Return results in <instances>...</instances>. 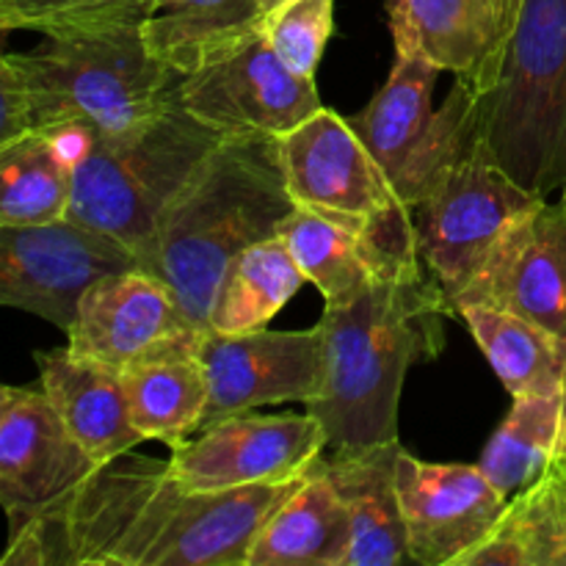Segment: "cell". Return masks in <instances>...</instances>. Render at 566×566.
I'll list each match as a JSON object with an SVG mask.
<instances>
[{
	"mask_svg": "<svg viewBox=\"0 0 566 566\" xmlns=\"http://www.w3.org/2000/svg\"><path fill=\"white\" fill-rule=\"evenodd\" d=\"M180 105L227 136H282L324 108L315 77L296 75L271 50L263 31L182 77Z\"/></svg>",
	"mask_w": 566,
	"mask_h": 566,
	"instance_id": "obj_12",
	"label": "cell"
},
{
	"mask_svg": "<svg viewBox=\"0 0 566 566\" xmlns=\"http://www.w3.org/2000/svg\"><path fill=\"white\" fill-rule=\"evenodd\" d=\"M352 520L335 484L318 470L276 509L249 553L247 566H343Z\"/></svg>",
	"mask_w": 566,
	"mask_h": 566,
	"instance_id": "obj_25",
	"label": "cell"
},
{
	"mask_svg": "<svg viewBox=\"0 0 566 566\" xmlns=\"http://www.w3.org/2000/svg\"><path fill=\"white\" fill-rule=\"evenodd\" d=\"M293 210L276 136L232 133L166 205L138 265L175 291L197 329H208L224 265L252 243L280 235Z\"/></svg>",
	"mask_w": 566,
	"mask_h": 566,
	"instance_id": "obj_2",
	"label": "cell"
},
{
	"mask_svg": "<svg viewBox=\"0 0 566 566\" xmlns=\"http://www.w3.org/2000/svg\"><path fill=\"white\" fill-rule=\"evenodd\" d=\"M260 9H263V14H271V11H276L280 6H285L287 0H258Z\"/></svg>",
	"mask_w": 566,
	"mask_h": 566,
	"instance_id": "obj_32",
	"label": "cell"
},
{
	"mask_svg": "<svg viewBox=\"0 0 566 566\" xmlns=\"http://www.w3.org/2000/svg\"><path fill=\"white\" fill-rule=\"evenodd\" d=\"M398 197L409 208L420 260L448 304L503 235L542 202L497 164L479 130L475 97L459 81L437 108Z\"/></svg>",
	"mask_w": 566,
	"mask_h": 566,
	"instance_id": "obj_3",
	"label": "cell"
},
{
	"mask_svg": "<svg viewBox=\"0 0 566 566\" xmlns=\"http://www.w3.org/2000/svg\"><path fill=\"white\" fill-rule=\"evenodd\" d=\"M479 130L525 191L566 186V0H520L495 86L475 97Z\"/></svg>",
	"mask_w": 566,
	"mask_h": 566,
	"instance_id": "obj_7",
	"label": "cell"
},
{
	"mask_svg": "<svg viewBox=\"0 0 566 566\" xmlns=\"http://www.w3.org/2000/svg\"><path fill=\"white\" fill-rule=\"evenodd\" d=\"M263 36L296 75L315 77L335 33V0H287L265 14Z\"/></svg>",
	"mask_w": 566,
	"mask_h": 566,
	"instance_id": "obj_31",
	"label": "cell"
},
{
	"mask_svg": "<svg viewBox=\"0 0 566 566\" xmlns=\"http://www.w3.org/2000/svg\"><path fill=\"white\" fill-rule=\"evenodd\" d=\"M401 440L352 453H324L318 470L335 484L352 520V545L343 566L415 564L396 468Z\"/></svg>",
	"mask_w": 566,
	"mask_h": 566,
	"instance_id": "obj_20",
	"label": "cell"
},
{
	"mask_svg": "<svg viewBox=\"0 0 566 566\" xmlns=\"http://www.w3.org/2000/svg\"><path fill=\"white\" fill-rule=\"evenodd\" d=\"M197 354L210 381L208 412L199 431L230 415L254 412L260 407L307 403L324 387L326 337L321 321L296 332H274L265 326L241 335H221L202 329Z\"/></svg>",
	"mask_w": 566,
	"mask_h": 566,
	"instance_id": "obj_11",
	"label": "cell"
},
{
	"mask_svg": "<svg viewBox=\"0 0 566 566\" xmlns=\"http://www.w3.org/2000/svg\"><path fill=\"white\" fill-rule=\"evenodd\" d=\"M558 202H562V205H564V210H566V186L562 188V199H558Z\"/></svg>",
	"mask_w": 566,
	"mask_h": 566,
	"instance_id": "obj_34",
	"label": "cell"
},
{
	"mask_svg": "<svg viewBox=\"0 0 566 566\" xmlns=\"http://www.w3.org/2000/svg\"><path fill=\"white\" fill-rule=\"evenodd\" d=\"M448 296L426 265L385 276L321 315L326 376L304 403L326 434L324 453H352L398 440V407L409 368L446 348Z\"/></svg>",
	"mask_w": 566,
	"mask_h": 566,
	"instance_id": "obj_1",
	"label": "cell"
},
{
	"mask_svg": "<svg viewBox=\"0 0 566 566\" xmlns=\"http://www.w3.org/2000/svg\"><path fill=\"white\" fill-rule=\"evenodd\" d=\"M506 415L481 453L479 468L506 497L539 479L562 453L566 437V392L512 398Z\"/></svg>",
	"mask_w": 566,
	"mask_h": 566,
	"instance_id": "obj_29",
	"label": "cell"
},
{
	"mask_svg": "<svg viewBox=\"0 0 566 566\" xmlns=\"http://www.w3.org/2000/svg\"><path fill=\"white\" fill-rule=\"evenodd\" d=\"M133 265L138 260L125 243L70 216L50 224L0 227V304L36 315L64 335L83 296Z\"/></svg>",
	"mask_w": 566,
	"mask_h": 566,
	"instance_id": "obj_9",
	"label": "cell"
},
{
	"mask_svg": "<svg viewBox=\"0 0 566 566\" xmlns=\"http://www.w3.org/2000/svg\"><path fill=\"white\" fill-rule=\"evenodd\" d=\"M199 332L175 291L153 271L133 265L99 280L83 296L75 324L66 329V348L122 374Z\"/></svg>",
	"mask_w": 566,
	"mask_h": 566,
	"instance_id": "obj_15",
	"label": "cell"
},
{
	"mask_svg": "<svg viewBox=\"0 0 566 566\" xmlns=\"http://www.w3.org/2000/svg\"><path fill=\"white\" fill-rule=\"evenodd\" d=\"M407 539L420 566H462L509 506L479 464L420 462L401 448L396 468Z\"/></svg>",
	"mask_w": 566,
	"mask_h": 566,
	"instance_id": "obj_13",
	"label": "cell"
},
{
	"mask_svg": "<svg viewBox=\"0 0 566 566\" xmlns=\"http://www.w3.org/2000/svg\"><path fill=\"white\" fill-rule=\"evenodd\" d=\"M324 451V426L310 412H241L171 448L169 470L182 492L282 484L313 473Z\"/></svg>",
	"mask_w": 566,
	"mask_h": 566,
	"instance_id": "obj_10",
	"label": "cell"
},
{
	"mask_svg": "<svg viewBox=\"0 0 566 566\" xmlns=\"http://www.w3.org/2000/svg\"><path fill=\"white\" fill-rule=\"evenodd\" d=\"M59 138L72 155L66 216L108 232L142 260L166 205L227 133L205 125L177 103L127 130Z\"/></svg>",
	"mask_w": 566,
	"mask_h": 566,
	"instance_id": "obj_6",
	"label": "cell"
},
{
	"mask_svg": "<svg viewBox=\"0 0 566 566\" xmlns=\"http://www.w3.org/2000/svg\"><path fill=\"white\" fill-rule=\"evenodd\" d=\"M72 155L53 133L0 144V227L50 224L70 213Z\"/></svg>",
	"mask_w": 566,
	"mask_h": 566,
	"instance_id": "obj_28",
	"label": "cell"
},
{
	"mask_svg": "<svg viewBox=\"0 0 566 566\" xmlns=\"http://www.w3.org/2000/svg\"><path fill=\"white\" fill-rule=\"evenodd\" d=\"M523 315L566 343V210L542 199L492 249L479 274L451 298Z\"/></svg>",
	"mask_w": 566,
	"mask_h": 566,
	"instance_id": "obj_14",
	"label": "cell"
},
{
	"mask_svg": "<svg viewBox=\"0 0 566 566\" xmlns=\"http://www.w3.org/2000/svg\"><path fill=\"white\" fill-rule=\"evenodd\" d=\"M263 20L258 0H153L142 33L153 55L191 75L258 36Z\"/></svg>",
	"mask_w": 566,
	"mask_h": 566,
	"instance_id": "obj_24",
	"label": "cell"
},
{
	"mask_svg": "<svg viewBox=\"0 0 566 566\" xmlns=\"http://www.w3.org/2000/svg\"><path fill=\"white\" fill-rule=\"evenodd\" d=\"M31 103L33 133H119L180 103L182 72L147 48L142 22L50 33L6 53Z\"/></svg>",
	"mask_w": 566,
	"mask_h": 566,
	"instance_id": "obj_4",
	"label": "cell"
},
{
	"mask_svg": "<svg viewBox=\"0 0 566 566\" xmlns=\"http://www.w3.org/2000/svg\"><path fill=\"white\" fill-rule=\"evenodd\" d=\"M177 495L169 462L125 453L44 506L6 514L0 566H147Z\"/></svg>",
	"mask_w": 566,
	"mask_h": 566,
	"instance_id": "obj_5",
	"label": "cell"
},
{
	"mask_svg": "<svg viewBox=\"0 0 566 566\" xmlns=\"http://www.w3.org/2000/svg\"><path fill=\"white\" fill-rule=\"evenodd\" d=\"M33 359L39 385L94 464L114 462L144 442L130 420L119 370L77 357L66 346L36 352Z\"/></svg>",
	"mask_w": 566,
	"mask_h": 566,
	"instance_id": "obj_21",
	"label": "cell"
},
{
	"mask_svg": "<svg viewBox=\"0 0 566 566\" xmlns=\"http://www.w3.org/2000/svg\"><path fill=\"white\" fill-rule=\"evenodd\" d=\"M457 318L464 321L509 396L566 392V343L562 337L523 315L486 304H464L457 310Z\"/></svg>",
	"mask_w": 566,
	"mask_h": 566,
	"instance_id": "obj_26",
	"label": "cell"
},
{
	"mask_svg": "<svg viewBox=\"0 0 566 566\" xmlns=\"http://www.w3.org/2000/svg\"><path fill=\"white\" fill-rule=\"evenodd\" d=\"M197 337L122 370L133 426L142 440L164 442L169 451L191 440L208 412L210 381Z\"/></svg>",
	"mask_w": 566,
	"mask_h": 566,
	"instance_id": "obj_23",
	"label": "cell"
},
{
	"mask_svg": "<svg viewBox=\"0 0 566 566\" xmlns=\"http://www.w3.org/2000/svg\"><path fill=\"white\" fill-rule=\"evenodd\" d=\"M307 475L216 492L180 490L147 566H247L260 531Z\"/></svg>",
	"mask_w": 566,
	"mask_h": 566,
	"instance_id": "obj_18",
	"label": "cell"
},
{
	"mask_svg": "<svg viewBox=\"0 0 566 566\" xmlns=\"http://www.w3.org/2000/svg\"><path fill=\"white\" fill-rule=\"evenodd\" d=\"M556 464H558V468H562V470H564V473H566V437H564V446H562V453H558V457H556Z\"/></svg>",
	"mask_w": 566,
	"mask_h": 566,
	"instance_id": "obj_33",
	"label": "cell"
},
{
	"mask_svg": "<svg viewBox=\"0 0 566 566\" xmlns=\"http://www.w3.org/2000/svg\"><path fill=\"white\" fill-rule=\"evenodd\" d=\"M153 0H0V28L42 36L83 28L144 22Z\"/></svg>",
	"mask_w": 566,
	"mask_h": 566,
	"instance_id": "obj_30",
	"label": "cell"
},
{
	"mask_svg": "<svg viewBox=\"0 0 566 566\" xmlns=\"http://www.w3.org/2000/svg\"><path fill=\"white\" fill-rule=\"evenodd\" d=\"M304 274L282 235L238 252L216 282L208 329L221 335L265 329L304 285Z\"/></svg>",
	"mask_w": 566,
	"mask_h": 566,
	"instance_id": "obj_27",
	"label": "cell"
},
{
	"mask_svg": "<svg viewBox=\"0 0 566 566\" xmlns=\"http://www.w3.org/2000/svg\"><path fill=\"white\" fill-rule=\"evenodd\" d=\"M396 50H415L451 72L473 97L501 72L520 0H385Z\"/></svg>",
	"mask_w": 566,
	"mask_h": 566,
	"instance_id": "obj_16",
	"label": "cell"
},
{
	"mask_svg": "<svg viewBox=\"0 0 566 566\" xmlns=\"http://www.w3.org/2000/svg\"><path fill=\"white\" fill-rule=\"evenodd\" d=\"M97 468L42 385L0 390V503L6 514L44 506Z\"/></svg>",
	"mask_w": 566,
	"mask_h": 566,
	"instance_id": "obj_17",
	"label": "cell"
},
{
	"mask_svg": "<svg viewBox=\"0 0 566 566\" xmlns=\"http://www.w3.org/2000/svg\"><path fill=\"white\" fill-rule=\"evenodd\" d=\"M440 72L426 55L396 50V64L385 86L359 114L346 116L396 191L434 125V86Z\"/></svg>",
	"mask_w": 566,
	"mask_h": 566,
	"instance_id": "obj_22",
	"label": "cell"
},
{
	"mask_svg": "<svg viewBox=\"0 0 566 566\" xmlns=\"http://www.w3.org/2000/svg\"><path fill=\"white\" fill-rule=\"evenodd\" d=\"M280 235L326 304H343L385 276L423 265L412 238L370 235L307 208L293 210Z\"/></svg>",
	"mask_w": 566,
	"mask_h": 566,
	"instance_id": "obj_19",
	"label": "cell"
},
{
	"mask_svg": "<svg viewBox=\"0 0 566 566\" xmlns=\"http://www.w3.org/2000/svg\"><path fill=\"white\" fill-rule=\"evenodd\" d=\"M276 147L296 208L370 235L415 241L409 208L346 116L324 105L298 127L276 136Z\"/></svg>",
	"mask_w": 566,
	"mask_h": 566,
	"instance_id": "obj_8",
	"label": "cell"
}]
</instances>
